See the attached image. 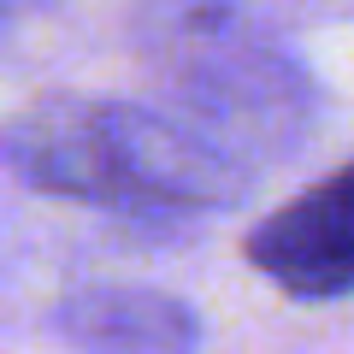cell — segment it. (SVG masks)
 Here are the masks:
<instances>
[{"mask_svg": "<svg viewBox=\"0 0 354 354\" xmlns=\"http://www.w3.org/2000/svg\"><path fill=\"white\" fill-rule=\"evenodd\" d=\"M0 165L41 195L130 218L225 213L248 195L254 165L165 106L41 95L0 124Z\"/></svg>", "mask_w": 354, "mask_h": 354, "instance_id": "obj_1", "label": "cell"}, {"mask_svg": "<svg viewBox=\"0 0 354 354\" xmlns=\"http://www.w3.org/2000/svg\"><path fill=\"white\" fill-rule=\"evenodd\" d=\"M136 53L165 113L207 130L242 165L290 160L319 118L301 59H290L248 0H142Z\"/></svg>", "mask_w": 354, "mask_h": 354, "instance_id": "obj_2", "label": "cell"}, {"mask_svg": "<svg viewBox=\"0 0 354 354\" xmlns=\"http://www.w3.org/2000/svg\"><path fill=\"white\" fill-rule=\"evenodd\" d=\"M242 254L290 301L354 295V160L319 177L307 195L283 201L278 213H266Z\"/></svg>", "mask_w": 354, "mask_h": 354, "instance_id": "obj_3", "label": "cell"}, {"mask_svg": "<svg viewBox=\"0 0 354 354\" xmlns=\"http://www.w3.org/2000/svg\"><path fill=\"white\" fill-rule=\"evenodd\" d=\"M53 330L77 354H201L189 301L142 283H88L53 307Z\"/></svg>", "mask_w": 354, "mask_h": 354, "instance_id": "obj_4", "label": "cell"}, {"mask_svg": "<svg viewBox=\"0 0 354 354\" xmlns=\"http://www.w3.org/2000/svg\"><path fill=\"white\" fill-rule=\"evenodd\" d=\"M30 6H36V0H0V36H6V30H12L18 18L30 12Z\"/></svg>", "mask_w": 354, "mask_h": 354, "instance_id": "obj_5", "label": "cell"}]
</instances>
